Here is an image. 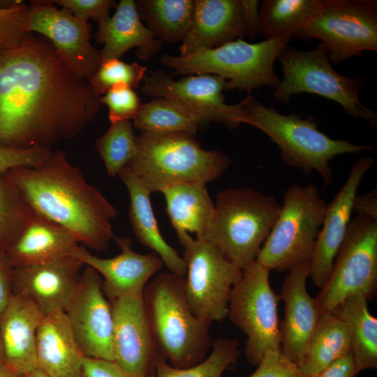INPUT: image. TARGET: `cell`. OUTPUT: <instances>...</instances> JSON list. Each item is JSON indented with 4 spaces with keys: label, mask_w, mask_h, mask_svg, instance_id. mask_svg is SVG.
Instances as JSON below:
<instances>
[{
    "label": "cell",
    "mask_w": 377,
    "mask_h": 377,
    "mask_svg": "<svg viewBox=\"0 0 377 377\" xmlns=\"http://www.w3.org/2000/svg\"><path fill=\"white\" fill-rule=\"evenodd\" d=\"M98 98L41 35L0 50V147L51 149L73 139L98 114Z\"/></svg>",
    "instance_id": "6da1fadb"
},
{
    "label": "cell",
    "mask_w": 377,
    "mask_h": 377,
    "mask_svg": "<svg viewBox=\"0 0 377 377\" xmlns=\"http://www.w3.org/2000/svg\"><path fill=\"white\" fill-rule=\"evenodd\" d=\"M8 175L34 212L66 228L83 246L103 251L114 238L111 221L117 210L64 151H52L40 164L17 167Z\"/></svg>",
    "instance_id": "7a4b0ae2"
},
{
    "label": "cell",
    "mask_w": 377,
    "mask_h": 377,
    "mask_svg": "<svg viewBox=\"0 0 377 377\" xmlns=\"http://www.w3.org/2000/svg\"><path fill=\"white\" fill-rule=\"evenodd\" d=\"M185 278L160 273L142 293L147 322L160 354L175 368L194 366L206 358L213 341L210 325L191 311L184 289Z\"/></svg>",
    "instance_id": "3957f363"
},
{
    "label": "cell",
    "mask_w": 377,
    "mask_h": 377,
    "mask_svg": "<svg viewBox=\"0 0 377 377\" xmlns=\"http://www.w3.org/2000/svg\"><path fill=\"white\" fill-rule=\"evenodd\" d=\"M137 151L126 166L151 193L182 183L206 184L219 177L230 158L217 150L202 149L194 134L142 131Z\"/></svg>",
    "instance_id": "277c9868"
},
{
    "label": "cell",
    "mask_w": 377,
    "mask_h": 377,
    "mask_svg": "<svg viewBox=\"0 0 377 377\" xmlns=\"http://www.w3.org/2000/svg\"><path fill=\"white\" fill-rule=\"evenodd\" d=\"M245 98V124L268 135L279 147L282 160L287 165L302 170L306 175L316 172L326 185L333 178L330 165L332 159L372 149L330 138L318 129V122L311 116L303 119L300 114H283L266 107L251 95Z\"/></svg>",
    "instance_id": "5b68a950"
},
{
    "label": "cell",
    "mask_w": 377,
    "mask_h": 377,
    "mask_svg": "<svg viewBox=\"0 0 377 377\" xmlns=\"http://www.w3.org/2000/svg\"><path fill=\"white\" fill-rule=\"evenodd\" d=\"M212 223L203 239L243 269L256 260L281 209L272 196L249 187L216 194Z\"/></svg>",
    "instance_id": "8992f818"
},
{
    "label": "cell",
    "mask_w": 377,
    "mask_h": 377,
    "mask_svg": "<svg viewBox=\"0 0 377 377\" xmlns=\"http://www.w3.org/2000/svg\"><path fill=\"white\" fill-rule=\"evenodd\" d=\"M290 40L282 37L251 43L237 38L185 56L163 54L160 61L174 70L172 75H215L228 81L227 90L236 89L251 95L262 85L276 88L279 84L274 64Z\"/></svg>",
    "instance_id": "52a82bcc"
},
{
    "label": "cell",
    "mask_w": 377,
    "mask_h": 377,
    "mask_svg": "<svg viewBox=\"0 0 377 377\" xmlns=\"http://www.w3.org/2000/svg\"><path fill=\"white\" fill-rule=\"evenodd\" d=\"M327 205L313 184L287 188L278 217L256 260L279 272L309 262Z\"/></svg>",
    "instance_id": "ba28073f"
},
{
    "label": "cell",
    "mask_w": 377,
    "mask_h": 377,
    "mask_svg": "<svg viewBox=\"0 0 377 377\" xmlns=\"http://www.w3.org/2000/svg\"><path fill=\"white\" fill-rule=\"evenodd\" d=\"M277 59L282 66L283 79L274 89V101L286 104L296 94H316L339 104L346 114L362 118L376 126V112L360 101L361 82L338 73L330 64L323 44L320 43L308 51L287 45Z\"/></svg>",
    "instance_id": "9c48e42d"
},
{
    "label": "cell",
    "mask_w": 377,
    "mask_h": 377,
    "mask_svg": "<svg viewBox=\"0 0 377 377\" xmlns=\"http://www.w3.org/2000/svg\"><path fill=\"white\" fill-rule=\"evenodd\" d=\"M269 271L253 261L230 294L227 316L247 337L245 355L251 365L259 364L267 352L281 350L280 297L270 286Z\"/></svg>",
    "instance_id": "30bf717a"
},
{
    "label": "cell",
    "mask_w": 377,
    "mask_h": 377,
    "mask_svg": "<svg viewBox=\"0 0 377 377\" xmlns=\"http://www.w3.org/2000/svg\"><path fill=\"white\" fill-rule=\"evenodd\" d=\"M377 292V219L358 214L350 221L332 271L315 297L319 311H332L345 299Z\"/></svg>",
    "instance_id": "8fae6325"
},
{
    "label": "cell",
    "mask_w": 377,
    "mask_h": 377,
    "mask_svg": "<svg viewBox=\"0 0 377 377\" xmlns=\"http://www.w3.org/2000/svg\"><path fill=\"white\" fill-rule=\"evenodd\" d=\"M180 244L186 265V297L193 313L212 325L227 317L230 294L242 276V269L229 261L207 241L188 234Z\"/></svg>",
    "instance_id": "7c38bea8"
},
{
    "label": "cell",
    "mask_w": 377,
    "mask_h": 377,
    "mask_svg": "<svg viewBox=\"0 0 377 377\" xmlns=\"http://www.w3.org/2000/svg\"><path fill=\"white\" fill-rule=\"evenodd\" d=\"M141 91L154 98H163L193 117L200 124L218 122L229 128L245 124L246 98L237 104H228L223 94L228 81L212 74L186 75L179 80L161 70L151 71L143 79Z\"/></svg>",
    "instance_id": "4fadbf2b"
},
{
    "label": "cell",
    "mask_w": 377,
    "mask_h": 377,
    "mask_svg": "<svg viewBox=\"0 0 377 377\" xmlns=\"http://www.w3.org/2000/svg\"><path fill=\"white\" fill-rule=\"evenodd\" d=\"M310 38L320 40L336 64L376 52L377 1L323 0L320 13L304 35V40Z\"/></svg>",
    "instance_id": "5bb4252c"
},
{
    "label": "cell",
    "mask_w": 377,
    "mask_h": 377,
    "mask_svg": "<svg viewBox=\"0 0 377 377\" xmlns=\"http://www.w3.org/2000/svg\"><path fill=\"white\" fill-rule=\"evenodd\" d=\"M54 4L50 0L31 1L28 31L46 38L68 69L88 80L101 61L100 50L90 42L91 26Z\"/></svg>",
    "instance_id": "9a60e30c"
},
{
    "label": "cell",
    "mask_w": 377,
    "mask_h": 377,
    "mask_svg": "<svg viewBox=\"0 0 377 377\" xmlns=\"http://www.w3.org/2000/svg\"><path fill=\"white\" fill-rule=\"evenodd\" d=\"M64 311L84 356L114 361L111 305L94 268L81 274Z\"/></svg>",
    "instance_id": "2e32d148"
},
{
    "label": "cell",
    "mask_w": 377,
    "mask_h": 377,
    "mask_svg": "<svg viewBox=\"0 0 377 377\" xmlns=\"http://www.w3.org/2000/svg\"><path fill=\"white\" fill-rule=\"evenodd\" d=\"M113 318L114 361L132 377H155L161 355L142 297L109 300Z\"/></svg>",
    "instance_id": "e0dca14e"
},
{
    "label": "cell",
    "mask_w": 377,
    "mask_h": 377,
    "mask_svg": "<svg viewBox=\"0 0 377 377\" xmlns=\"http://www.w3.org/2000/svg\"><path fill=\"white\" fill-rule=\"evenodd\" d=\"M374 164L369 156L357 158L349 175L331 202L327 205L323 224L318 232L309 260V276L314 285L322 288L332 271L353 211L360 184Z\"/></svg>",
    "instance_id": "ac0fdd59"
},
{
    "label": "cell",
    "mask_w": 377,
    "mask_h": 377,
    "mask_svg": "<svg viewBox=\"0 0 377 377\" xmlns=\"http://www.w3.org/2000/svg\"><path fill=\"white\" fill-rule=\"evenodd\" d=\"M121 253L110 258H102L80 245L73 256L94 268L104 279L103 290L109 300L124 297H142L150 278L163 266L155 253L141 254L132 250L126 237H114Z\"/></svg>",
    "instance_id": "d6986e66"
},
{
    "label": "cell",
    "mask_w": 377,
    "mask_h": 377,
    "mask_svg": "<svg viewBox=\"0 0 377 377\" xmlns=\"http://www.w3.org/2000/svg\"><path fill=\"white\" fill-rule=\"evenodd\" d=\"M83 265L73 256L45 264L13 267V293L29 300L44 316L65 311Z\"/></svg>",
    "instance_id": "ffe728a7"
},
{
    "label": "cell",
    "mask_w": 377,
    "mask_h": 377,
    "mask_svg": "<svg viewBox=\"0 0 377 377\" xmlns=\"http://www.w3.org/2000/svg\"><path fill=\"white\" fill-rule=\"evenodd\" d=\"M309 262L289 270L279 294L284 316L279 322L281 353L297 364L313 332L320 313L315 297L306 289Z\"/></svg>",
    "instance_id": "44dd1931"
},
{
    "label": "cell",
    "mask_w": 377,
    "mask_h": 377,
    "mask_svg": "<svg viewBox=\"0 0 377 377\" xmlns=\"http://www.w3.org/2000/svg\"><path fill=\"white\" fill-rule=\"evenodd\" d=\"M244 36L242 0H195L191 24L182 41L179 55L214 48Z\"/></svg>",
    "instance_id": "7402d4cb"
},
{
    "label": "cell",
    "mask_w": 377,
    "mask_h": 377,
    "mask_svg": "<svg viewBox=\"0 0 377 377\" xmlns=\"http://www.w3.org/2000/svg\"><path fill=\"white\" fill-rule=\"evenodd\" d=\"M43 317L32 302L13 294L0 318L5 364L24 376L38 368L36 334Z\"/></svg>",
    "instance_id": "603a6c76"
},
{
    "label": "cell",
    "mask_w": 377,
    "mask_h": 377,
    "mask_svg": "<svg viewBox=\"0 0 377 377\" xmlns=\"http://www.w3.org/2000/svg\"><path fill=\"white\" fill-rule=\"evenodd\" d=\"M79 246L68 230L35 212L6 254L12 266L17 267L73 257Z\"/></svg>",
    "instance_id": "cb8c5ba5"
},
{
    "label": "cell",
    "mask_w": 377,
    "mask_h": 377,
    "mask_svg": "<svg viewBox=\"0 0 377 377\" xmlns=\"http://www.w3.org/2000/svg\"><path fill=\"white\" fill-rule=\"evenodd\" d=\"M98 24L94 38L103 44L101 61L119 59L133 47L137 48L139 58L146 60L161 49L162 41L144 24L133 0H121L113 15Z\"/></svg>",
    "instance_id": "d4e9b609"
},
{
    "label": "cell",
    "mask_w": 377,
    "mask_h": 377,
    "mask_svg": "<svg viewBox=\"0 0 377 377\" xmlns=\"http://www.w3.org/2000/svg\"><path fill=\"white\" fill-rule=\"evenodd\" d=\"M38 367L49 377H84L82 354L64 311L45 316L37 330Z\"/></svg>",
    "instance_id": "484cf974"
},
{
    "label": "cell",
    "mask_w": 377,
    "mask_h": 377,
    "mask_svg": "<svg viewBox=\"0 0 377 377\" xmlns=\"http://www.w3.org/2000/svg\"><path fill=\"white\" fill-rule=\"evenodd\" d=\"M119 176L129 193V217L138 241L154 251L170 272L184 276L186 274V263L178 252L165 241L159 231L150 201L151 193L127 168L121 170Z\"/></svg>",
    "instance_id": "4316f807"
},
{
    "label": "cell",
    "mask_w": 377,
    "mask_h": 377,
    "mask_svg": "<svg viewBox=\"0 0 377 377\" xmlns=\"http://www.w3.org/2000/svg\"><path fill=\"white\" fill-rule=\"evenodd\" d=\"M160 191L165 197L166 212L179 241L188 232L195 233L196 239H203L210 230L214 213V204L205 184L182 183Z\"/></svg>",
    "instance_id": "83f0119b"
},
{
    "label": "cell",
    "mask_w": 377,
    "mask_h": 377,
    "mask_svg": "<svg viewBox=\"0 0 377 377\" xmlns=\"http://www.w3.org/2000/svg\"><path fill=\"white\" fill-rule=\"evenodd\" d=\"M349 328L350 351L358 373L377 368V318L369 311L362 295L345 299L332 311Z\"/></svg>",
    "instance_id": "f1b7e54d"
},
{
    "label": "cell",
    "mask_w": 377,
    "mask_h": 377,
    "mask_svg": "<svg viewBox=\"0 0 377 377\" xmlns=\"http://www.w3.org/2000/svg\"><path fill=\"white\" fill-rule=\"evenodd\" d=\"M349 351L347 323L332 313H323L297 366L305 377H315Z\"/></svg>",
    "instance_id": "f546056e"
},
{
    "label": "cell",
    "mask_w": 377,
    "mask_h": 377,
    "mask_svg": "<svg viewBox=\"0 0 377 377\" xmlns=\"http://www.w3.org/2000/svg\"><path fill=\"white\" fill-rule=\"evenodd\" d=\"M322 8L323 0H264L259 9L261 32L267 39L304 40L306 29Z\"/></svg>",
    "instance_id": "4dcf8cb0"
},
{
    "label": "cell",
    "mask_w": 377,
    "mask_h": 377,
    "mask_svg": "<svg viewBox=\"0 0 377 377\" xmlns=\"http://www.w3.org/2000/svg\"><path fill=\"white\" fill-rule=\"evenodd\" d=\"M140 17L156 38L168 43L182 41L191 24L195 0H139Z\"/></svg>",
    "instance_id": "1f68e13d"
},
{
    "label": "cell",
    "mask_w": 377,
    "mask_h": 377,
    "mask_svg": "<svg viewBox=\"0 0 377 377\" xmlns=\"http://www.w3.org/2000/svg\"><path fill=\"white\" fill-rule=\"evenodd\" d=\"M133 120L137 128L154 133L195 134L200 124L187 112L163 98H154L142 104Z\"/></svg>",
    "instance_id": "d6a6232c"
},
{
    "label": "cell",
    "mask_w": 377,
    "mask_h": 377,
    "mask_svg": "<svg viewBox=\"0 0 377 377\" xmlns=\"http://www.w3.org/2000/svg\"><path fill=\"white\" fill-rule=\"evenodd\" d=\"M239 342L236 339L219 338L214 340L212 353L201 362L187 368L172 367L161 355L157 360L155 377H221L223 372L233 368L240 354Z\"/></svg>",
    "instance_id": "836d02e7"
},
{
    "label": "cell",
    "mask_w": 377,
    "mask_h": 377,
    "mask_svg": "<svg viewBox=\"0 0 377 377\" xmlns=\"http://www.w3.org/2000/svg\"><path fill=\"white\" fill-rule=\"evenodd\" d=\"M34 212L8 172L0 175V252H6Z\"/></svg>",
    "instance_id": "e575fe53"
},
{
    "label": "cell",
    "mask_w": 377,
    "mask_h": 377,
    "mask_svg": "<svg viewBox=\"0 0 377 377\" xmlns=\"http://www.w3.org/2000/svg\"><path fill=\"white\" fill-rule=\"evenodd\" d=\"M96 149L110 177L119 175L137 151L131 120L112 123L106 132L96 141Z\"/></svg>",
    "instance_id": "d590c367"
},
{
    "label": "cell",
    "mask_w": 377,
    "mask_h": 377,
    "mask_svg": "<svg viewBox=\"0 0 377 377\" xmlns=\"http://www.w3.org/2000/svg\"><path fill=\"white\" fill-rule=\"evenodd\" d=\"M146 71L147 67L137 62L128 64L120 59H109L101 62L87 81L94 93L100 97L119 83L126 84L133 89L138 88Z\"/></svg>",
    "instance_id": "8d00e7d4"
},
{
    "label": "cell",
    "mask_w": 377,
    "mask_h": 377,
    "mask_svg": "<svg viewBox=\"0 0 377 377\" xmlns=\"http://www.w3.org/2000/svg\"><path fill=\"white\" fill-rule=\"evenodd\" d=\"M29 6L23 1L9 7H0V50L20 47L27 36Z\"/></svg>",
    "instance_id": "74e56055"
},
{
    "label": "cell",
    "mask_w": 377,
    "mask_h": 377,
    "mask_svg": "<svg viewBox=\"0 0 377 377\" xmlns=\"http://www.w3.org/2000/svg\"><path fill=\"white\" fill-rule=\"evenodd\" d=\"M98 101L108 106L111 124L133 119L142 105L138 94L124 83L112 86Z\"/></svg>",
    "instance_id": "f35d334b"
},
{
    "label": "cell",
    "mask_w": 377,
    "mask_h": 377,
    "mask_svg": "<svg viewBox=\"0 0 377 377\" xmlns=\"http://www.w3.org/2000/svg\"><path fill=\"white\" fill-rule=\"evenodd\" d=\"M55 3L64 10L78 19L87 22L89 20L97 22L108 19L112 8H116L117 3L114 0H57Z\"/></svg>",
    "instance_id": "ab89813d"
},
{
    "label": "cell",
    "mask_w": 377,
    "mask_h": 377,
    "mask_svg": "<svg viewBox=\"0 0 377 377\" xmlns=\"http://www.w3.org/2000/svg\"><path fill=\"white\" fill-rule=\"evenodd\" d=\"M52 151L39 147L19 149L0 147V175L17 167L36 166L45 161Z\"/></svg>",
    "instance_id": "60d3db41"
},
{
    "label": "cell",
    "mask_w": 377,
    "mask_h": 377,
    "mask_svg": "<svg viewBox=\"0 0 377 377\" xmlns=\"http://www.w3.org/2000/svg\"><path fill=\"white\" fill-rule=\"evenodd\" d=\"M249 377H305L297 364L291 362L281 350L267 352Z\"/></svg>",
    "instance_id": "b9f144b4"
},
{
    "label": "cell",
    "mask_w": 377,
    "mask_h": 377,
    "mask_svg": "<svg viewBox=\"0 0 377 377\" xmlns=\"http://www.w3.org/2000/svg\"><path fill=\"white\" fill-rule=\"evenodd\" d=\"M82 373L84 377H132L114 361L85 356Z\"/></svg>",
    "instance_id": "7bdbcfd3"
},
{
    "label": "cell",
    "mask_w": 377,
    "mask_h": 377,
    "mask_svg": "<svg viewBox=\"0 0 377 377\" xmlns=\"http://www.w3.org/2000/svg\"><path fill=\"white\" fill-rule=\"evenodd\" d=\"M13 267L6 253L0 252V318L13 295L12 278Z\"/></svg>",
    "instance_id": "ee69618b"
},
{
    "label": "cell",
    "mask_w": 377,
    "mask_h": 377,
    "mask_svg": "<svg viewBox=\"0 0 377 377\" xmlns=\"http://www.w3.org/2000/svg\"><path fill=\"white\" fill-rule=\"evenodd\" d=\"M358 374L353 357L349 351L315 377H355Z\"/></svg>",
    "instance_id": "f6af8a7d"
},
{
    "label": "cell",
    "mask_w": 377,
    "mask_h": 377,
    "mask_svg": "<svg viewBox=\"0 0 377 377\" xmlns=\"http://www.w3.org/2000/svg\"><path fill=\"white\" fill-rule=\"evenodd\" d=\"M244 8L245 36L254 38L262 33L260 29L258 1L242 0Z\"/></svg>",
    "instance_id": "bcb514c9"
},
{
    "label": "cell",
    "mask_w": 377,
    "mask_h": 377,
    "mask_svg": "<svg viewBox=\"0 0 377 377\" xmlns=\"http://www.w3.org/2000/svg\"><path fill=\"white\" fill-rule=\"evenodd\" d=\"M353 210L358 212V214L377 219L376 190H373L364 195H357L354 202Z\"/></svg>",
    "instance_id": "7dc6e473"
},
{
    "label": "cell",
    "mask_w": 377,
    "mask_h": 377,
    "mask_svg": "<svg viewBox=\"0 0 377 377\" xmlns=\"http://www.w3.org/2000/svg\"><path fill=\"white\" fill-rule=\"evenodd\" d=\"M0 377H24V376L15 372L6 364L0 366Z\"/></svg>",
    "instance_id": "c3c4849f"
},
{
    "label": "cell",
    "mask_w": 377,
    "mask_h": 377,
    "mask_svg": "<svg viewBox=\"0 0 377 377\" xmlns=\"http://www.w3.org/2000/svg\"><path fill=\"white\" fill-rule=\"evenodd\" d=\"M24 377H49L40 368H36L27 374Z\"/></svg>",
    "instance_id": "681fc988"
},
{
    "label": "cell",
    "mask_w": 377,
    "mask_h": 377,
    "mask_svg": "<svg viewBox=\"0 0 377 377\" xmlns=\"http://www.w3.org/2000/svg\"><path fill=\"white\" fill-rule=\"evenodd\" d=\"M3 364H5V357H4L3 346H2L1 339L0 337V366Z\"/></svg>",
    "instance_id": "f907efd6"
}]
</instances>
